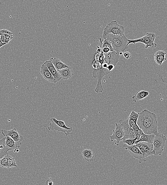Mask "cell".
<instances>
[{
	"label": "cell",
	"mask_w": 167,
	"mask_h": 185,
	"mask_svg": "<svg viewBox=\"0 0 167 185\" xmlns=\"http://www.w3.org/2000/svg\"><path fill=\"white\" fill-rule=\"evenodd\" d=\"M137 124L145 134L156 136L159 134L157 116L148 110L144 109L139 113Z\"/></svg>",
	"instance_id": "6da1fadb"
},
{
	"label": "cell",
	"mask_w": 167,
	"mask_h": 185,
	"mask_svg": "<svg viewBox=\"0 0 167 185\" xmlns=\"http://www.w3.org/2000/svg\"><path fill=\"white\" fill-rule=\"evenodd\" d=\"M104 40L108 39L111 44L114 51L118 54L123 53L128 48V39L125 35H117L112 34L103 35Z\"/></svg>",
	"instance_id": "7a4b0ae2"
},
{
	"label": "cell",
	"mask_w": 167,
	"mask_h": 185,
	"mask_svg": "<svg viewBox=\"0 0 167 185\" xmlns=\"http://www.w3.org/2000/svg\"><path fill=\"white\" fill-rule=\"evenodd\" d=\"M50 121L51 123L49 124L48 128L49 130H55L57 132H62L66 136L71 135L73 132L72 127L67 126L64 121H59L54 117L51 118Z\"/></svg>",
	"instance_id": "3957f363"
},
{
	"label": "cell",
	"mask_w": 167,
	"mask_h": 185,
	"mask_svg": "<svg viewBox=\"0 0 167 185\" xmlns=\"http://www.w3.org/2000/svg\"><path fill=\"white\" fill-rule=\"evenodd\" d=\"M156 37V35L154 33H147L143 37L133 40L128 39L127 45L131 43L135 44L137 43H141L145 45V48H154L157 46V44L154 43Z\"/></svg>",
	"instance_id": "277c9868"
},
{
	"label": "cell",
	"mask_w": 167,
	"mask_h": 185,
	"mask_svg": "<svg viewBox=\"0 0 167 185\" xmlns=\"http://www.w3.org/2000/svg\"><path fill=\"white\" fill-rule=\"evenodd\" d=\"M112 34L117 35H124V27L119 25L116 20L108 23L104 29L103 35Z\"/></svg>",
	"instance_id": "5b68a950"
},
{
	"label": "cell",
	"mask_w": 167,
	"mask_h": 185,
	"mask_svg": "<svg viewBox=\"0 0 167 185\" xmlns=\"http://www.w3.org/2000/svg\"><path fill=\"white\" fill-rule=\"evenodd\" d=\"M110 72L107 69L102 67L101 69L94 70L93 72V76L94 78H97L98 81L94 91L97 93H102L104 90L101 81L104 77L107 75Z\"/></svg>",
	"instance_id": "8992f818"
},
{
	"label": "cell",
	"mask_w": 167,
	"mask_h": 185,
	"mask_svg": "<svg viewBox=\"0 0 167 185\" xmlns=\"http://www.w3.org/2000/svg\"><path fill=\"white\" fill-rule=\"evenodd\" d=\"M166 137L163 134H158L155 136L153 141V152L155 155H161L164 150Z\"/></svg>",
	"instance_id": "52a82bcc"
},
{
	"label": "cell",
	"mask_w": 167,
	"mask_h": 185,
	"mask_svg": "<svg viewBox=\"0 0 167 185\" xmlns=\"http://www.w3.org/2000/svg\"><path fill=\"white\" fill-rule=\"evenodd\" d=\"M124 149L130 153L132 156L139 160V163H141L143 162H146V158H144L139 149L135 145L129 146L124 144L123 145Z\"/></svg>",
	"instance_id": "ba28073f"
},
{
	"label": "cell",
	"mask_w": 167,
	"mask_h": 185,
	"mask_svg": "<svg viewBox=\"0 0 167 185\" xmlns=\"http://www.w3.org/2000/svg\"><path fill=\"white\" fill-rule=\"evenodd\" d=\"M115 130H113V134L110 136V137L111 142L115 140V144L117 146H119V143L124 137V133L122 125L121 124L116 123H115Z\"/></svg>",
	"instance_id": "9c48e42d"
},
{
	"label": "cell",
	"mask_w": 167,
	"mask_h": 185,
	"mask_svg": "<svg viewBox=\"0 0 167 185\" xmlns=\"http://www.w3.org/2000/svg\"><path fill=\"white\" fill-rule=\"evenodd\" d=\"M104 55L105 60L103 63L107 64L108 66L113 65L115 67L119 61V54L114 51L113 52H110L105 54Z\"/></svg>",
	"instance_id": "30bf717a"
},
{
	"label": "cell",
	"mask_w": 167,
	"mask_h": 185,
	"mask_svg": "<svg viewBox=\"0 0 167 185\" xmlns=\"http://www.w3.org/2000/svg\"><path fill=\"white\" fill-rule=\"evenodd\" d=\"M1 132L5 137H9L17 142H21L23 139V137L19 133L15 128L8 131L2 129Z\"/></svg>",
	"instance_id": "8fae6325"
},
{
	"label": "cell",
	"mask_w": 167,
	"mask_h": 185,
	"mask_svg": "<svg viewBox=\"0 0 167 185\" xmlns=\"http://www.w3.org/2000/svg\"><path fill=\"white\" fill-rule=\"evenodd\" d=\"M40 73L46 80L50 82L54 83H57L48 68L44 64L41 65Z\"/></svg>",
	"instance_id": "7c38bea8"
},
{
	"label": "cell",
	"mask_w": 167,
	"mask_h": 185,
	"mask_svg": "<svg viewBox=\"0 0 167 185\" xmlns=\"http://www.w3.org/2000/svg\"><path fill=\"white\" fill-rule=\"evenodd\" d=\"M44 64L48 68L49 71L52 73L53 77L55 79L56 82L60 81L61 79V77L60 75L58 72L57 70L53 65L52 61L50 60L46 61Z\"/></svg>",
	"instance_id": "4fadbf2b"
},
{
	"label": "cell",
	"mask_w": 167,
	"mask_h": 185,
	"mask_svg": "<svg viewBox=\"0 0 167 185\" xmlns=\"http://www.w3.org/2000/svg\"><path fill=\"white\" fill-rule=\"evenodd\" d=\"M5 145L10 150L18 149L22 145L21 142H17L9 137H5Z\"/></svg>",
	"instance_id": "5bb4252c"
},
{
	"label": "cell",
	"mask_w": 167,
	"mask_h": 185,
	"mask_svg": "<svg viewBox=\"0 0 167 185\" xmlns=\"http://www.w3.org/2000/svg\"><path fill=\"white\" fill-rule=\"evenodd\" d=\"M166 53L163 51H158L155 53L154 55V60L156 64L159 66H161L163 63L166 60L165 55Z\"/></svg>",
	"instance_id": "9a60e30c"
},
{
	"label": "cell",
	"mask_w": 167,
	"mask_h": 185,
	"mask_svg": "<svg viewBox=\"0 0 167 185\" xmlns=\"http://www.w3.org/2000/svg\"><path fill=\"white\" fill-rule=\"evenodd\" d=\"M61 79L68 80L70 79L73 75V71L70 67L58 71Z\"/></svg>",
	"instance_id": "2e32d148"
},
{
	"label": "cell",
	"mask_w": 167,
	"mask_h": 185,
	"mask_svg": "<svg viewBox=\"0 0 167 185\" xmlns=\"http://www.w3.org/2000/svg\"><path fill=\"white\" fill-rule=\"evenodd\" d=\"M50 60L52 61L53 65L57 71L64 69L65 68L69 67V66L61 61L60 59L56 58V57L51 58Z\"/></svg>",
	"instance_id": "e0dca14e"
},
{
	"label": "cell",
	"mask_w": 167,
	"mask_h": 185,
	"mask_svg": "<svg viewBox=\"0 0 167 185\" xmlns=\"http://www.w3.org/2000/svg\"><path fill=\"white\" fill-rule=\"evenodd\" d=\"M149 92L146 91L141 90L137 92L132 97L134 102H137L139 100H142L148 96Z\"/></svg>",
	"instance_id": "ac0fdd59"
},
{
	"label": "cell",
	"mask_w": 167,
	"mask_h": 185,
	"mask_svg": "<svg viewBox=\"0 0 167 185\" xmlns=\"http://www.w3.org/2000/svg\"><path fill=\"white\" fill-rule=\"evenodd\" d=\"M155 137V135H154V134L147 135V134H144L143 135H142L141 137H140L139 140L136 141L134 145L140 142H144L152 144L153 141Z\"/></svg>",
	"instance_id": "d6986e66"
},
{
	"label": "cell",
	"mask_w": 167,
	"mask_h": 185,
	"mask_svg": "<svg viewBox=\"0 0 167 185\" xmlns=\"http://www.w3.org/2000/svg\"><path fill=\"white\" fill-rule=\"evenodd\" d=\"M5 137L0 139V159L5 155L8 154V152L10 150L7 148L5 145Z\"/></svg>",
	"instance_id": "ffe728a7"
},
{
	"label": "cell",
	"mask_w": 167,
	"mask_h": 185,
	"mask_svg": "<svg viewBox=\"0 0 167 185\" xmlns=\"http://www.w3.org/2000/svg\"><path fill=\"white\" fill-rule=\"evenodd\" d=\"M82 155L85 160L88 162L92 161L94 158V154L89 149L84 150L82 152Z\"/></svg>",
	"instance_id": "44dd1931"
},
{
	"label": "cell",
	"mask_w": 167,
	"mask_h": 185,
	"mask_svg": "<svg viewBox=\"0 0 167 185\" xmlns=\"http://www.w3.org/2000/svg\"><path fill=\"white\" fill-rule=\"evenodd\" d=\"M135 145L139 149L142 148V149L148 150L149 151L151 152L153 151V145L152 144H150V143L144 142H140L137 143Z\"/></svg>",
	"instance_id": "7402d4cb"
},
{
	"label": "cell",
	"mask_w": 167,
	"mask_h": 185,
	"mask_svg": "<svg viewBox=\"0 0 167 185\" xmlns=\"http://www.w3.org/2000/svg\"><path fill=\"white\" fill-rule=\"evenodd\" d=\"M99 45V47L101 48V50L102 49L104 48H108L110 49V52L114 51L113 49L112 48L111 44L108 39H105L103 41L101 38H100Z\"/></svg>",
	"instance_id": "603a6c76"
},
{
	"label": "cell",
	"mask_w": 167,
	"mask_h": 185,
	"mask_svg": "<svg viewBox=\"0 0 167 185\" xmlns=\"http://www.w3.org/2000/svg\"><path fill=\"white\" fill-rule=\"evenodd\" d=\"M132 129L134 132L135 139H136V141H138L140 137L144 133L141 129L139 127L137 124L134 126L132 127Z\"/></svg>",
	"instance_id": "cb8c5ba5"
},
{
	"label": "cell",
	"mask_w": 167,
	"mask_h": 185,
	"mask_svg": "<svg viewBox=\"0 0 167 185\" xmlns=\"http://www.w3.org/2000/svg\"><path fill=\"white\" fill-rule=\"evenodd\" d=\"M17 164L15 158L11 156H10L7 162L6 165H5V168H12V167H17Z\"/></svg>",
	"instance_id": "d4e9b609"
},
{
	"label": "cell",
	"mask_w": 167,
	"mask_h": 185,
	"mask_svg": "<svg viewBox=\"0 0 167 185\" xmlns=\"http://www.w3.org/2000/svg\"><path fill=\"white\" fill-rule=\"evenodd\" d=\"M124 137L122 139H135L134 132L132 128L131 129L128 131L124 132Z\"/></svg>",
	"instance_id": "484cf974"
},
{
	"label": "cell",
	"mask_w": 167,
	"mask_h": 185,
	"mask_svg": "<svg viewBox=\"0 0 167 185\" xmlns=\"http://www.w3.org/2000/svg\"><path fill=\"white\" fill-rule=\"evenodd\" d=\"M119 124H121L122 125L123 130L124 132L128 131L131 128V127L130 126L128 123V119H127L126 120H119Z\"/></svg>",
	"instance_id": "4316f807"
},
{
	"label": "cell",
	"mask_w": 167,
	"mask_h": 185,
	"mask_svg": "<svg viewBox=\"0 0 167 185\" xmlns=\"http://www.w3.org/2000/svg\"><path fill=\"white\" fill-rule=\"evenodd\" d=\"M139 150L142 153V155L144 158H146L147 157L150 156L152 155H155V153L153 151L151 152L147 150V149H142V148H139Z\"/></svg>",
	"instance_id": "83f0119b"
},
{
	"label": "cell",
	"mask_w": 167,
	"mask_h": 185,
	"mask_svg": "<svg viewBox=\"0 0 167 185\" xmlns=\"http://www.w3.org/2000/svg\"><path fill=\"white\" fill-rule=\"evenodd\" d=\"M10 156L8 154H7L0 159V167H5Z\"/></svg>",
	"instance_id": "f1b7e54d"
},
{
	"label": "cell",
	"mask_w": 167,
	"mask_h": 185,
	"mask_svg": "<svg viewBox=\"0 0 167 185\" xmlns=\"http://www.w3.org/2000/svg\"><path fill=\"white\" fill-rule=\"evenodd\" d=\"M94 58L95 60L99 61L103 64L105 60L104 54L101 53H96Z\"/></svg>",
	"instance_id": "f546056e"
},
{
	"label": "cell",
	"mask_w": 167,
	"mask_h": 185,
	"mask_svg": "<svg viewBox=\"0 0 167 185\" xmlns=\"http://www.w3.org/2000/svg\"><path fill=\"white\" fill-rule=\"evenodd\" d=\"M139 115V113H137L135 112L134 111H132L130 114L129 116V118L130 119L133 120L135 122H137V120H138V116Z\"/></svg>",
	"instance_id": "4dcf8cb0"
},
{
	"label": "cell",
	"mask_w": 167,
	"mask_h": 185,
	"mask_svg": "<svg viewBox=\"0 0 167 185\" xmlns=\"http://www.w3.org/2000/svg\"><path fill=\"white\" fill-rule=\"evenodd\" d=\"M102 66V63L99 61L95 60L92 64V67L95 70L101 69Z\"/></svg>",
	"instance_id": "1f68e13d"
},
{
	"label": "cell",
	"mask_w": 167,
	"mask_h": 185,
	"mask_svg": "<svg viewBox=\"0 0 167 185\" xmlns=\"http://www.w3.org/2000/svg\"><path fill=\"white\" fill-rule=\"evenodd\" d=\"M122 140L123 141V142L124 144L127 145L128 146H131L135 144L136 139H122Z\"/></svg>",
	"instance_id": "d6a6232c"
},
{
	"label": "cell",
	"mask_w": 167,
	"mask_h": 185,
	"mask_svg": "<svg viewBox=\"0 0 167 185\" xmlns=\"http://www.w3.org/2000/svg\"><path fill=\"white\" fill-rule=\"evenodd\" d=\"M5 34L13 35V33L6 29H4L0 30V36Z\"/></svg>",
	"instance_id": "836d02e7"
},
{
	"label": "cell",
	"mask_w": 167,
	"mask_h": 185,
	"mask_svg": "<svg viewBox=\"0 0 167 185\" xmlns=\"http://www.w3.org/2000/svg\"><path fill=\"white\" fill-rule=\"evenodd\" d=\"M128 119V123L130 126L132 128L135 125L137 124V122H135L133 120L130 119L129 118Z\"/></svg>",
	"instance_id": "e575fe53"
},
{
	"label": "cell",
	"mask_w": 167,
	"mask_h": 185,
	"mask_svg": "<svg viewBox=\"0 0 167 185\" xmlns=\"http://www.w3.org/2000/svg\"><path fill=\"white\" fill-rule=\"evenodd\" d=\"M123 55L124 57L126 59H129L131 57V53H130L129 52H125L123 54Z\"/></svg>",
	"instance_id": "d590c367"
},
{
	"label": "cell",
	"mask_w": 167,
	"mask_h": 185,
	"mask_svg": "<svg viewBox=\"0 0 167 185\" xmlns=\"http://www.w3.org/2000/svg\"><path fill=\"white\" fill-rule=\"evenodd\" d=\"M110 52V49L108 48H104L102 49L101 50V53L104 54H106Z\"/></svg>",
	"instance_id": "8d00e7d4"
},
{
	"label": "cell",
	"mask_w": 167,
	"mask_h": 185,
	"mask_svg": "<svg viewBox=\"0 0 167 185\" xmlns=\"http://www.w3.org/2000/svg\"><path fill=\"white\" fill-rule=\"evenodd\" d=\"M97 48H98L97 50L96 51V53H101V48H100L99 47L97 46Z\"/></svg>",
	"instance_id": "74e56055"
},
{
	"label": "cell",
	"mask_w": 167,
	"mask_h": 185,
	"mask_svg": "<svg viewBox=\"0 0 167 185\" xmlns=\"http://www.w3.org/2000/svg\"><path fill=\"white\" fill-rule=\"evenodd\" d=\"M6 44H7L6 43H3L2 42H1V40H0V48H1V47L3 46H4V45Z\"/></svg>",
	"instance_id": "f35d334b"
},
{
	"label": "cell",
	"mask_w": 167,
	"mask_h": 185,
	"mask_svg": "<svg viewBox=\"0 0 167 185\" xmlns=\"http://www.w3.org/2000/svg\"><path fill=\"white\" fill-rule=\"evenodd\" d=\"M54 183L52 181H50L47 183V185H53Z\"/></svg>",
	"instance_id": "ab89813d"
},
{
	"label": "cell",
	"mask_w": 167,
	"mask_h": 185,
	"mask_svg": "<svg viewBox=\"0 0 167 185\" xmlns=\"http://www.w3.org/2000/svg\"></svg>",
	"instance_id": "60d3db41"
}]
</instances>
